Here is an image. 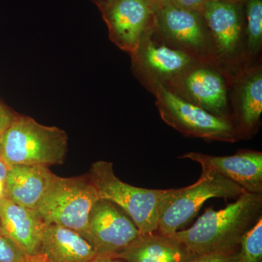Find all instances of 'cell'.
<instances>
[{
  "mask_svg": "<svg viewBox=\"0 0 262 262\" xmlns=\"http://www.w3.org/2000/svg\"><path fill=\"white\" fill-rule=\"evenodd\" d=\"M100 199L89 174L57 177L36 210L46 225L72 229L85 238L90 212Z\"/></svg>",
  "mask_w": 262,
  "mask_h": 262,
  "instance_id": "obj_5",
  "label": "cell"
},
{
  "mask_svg": "<svg viewBox=\"0 0 262 262\" xmlns=\"http://www.w3.org/2000/svg\"><path fill=\"white\" fill-rule=\"evenodd\" d=\"M42 252L54 262H91L98 254L83 236L62 226L46 225Z\"/></svg>",
  "mask_w": 262,
  "mask_h": 262,
  "instance_id": "obj_13",
  "label": "cell"
},
{
  "mask_svg": "<svg viewBox=\"0 0 262 262\" xmlns=\"http://www.w3.org/2000/svg\"><path fill=\"white\" fill-rule=\"evenodd\" d=\"M194 255L173 235L141 234L125 249L114 256L126 262H189Z\"/></svg>",
  "mask_w": 262,
  "mask_h": 262,
  "instance_id": "obj_12",
  "label": "cell"
},
{
  "mask_svg": "<svg viewBox=\"0 0 262 262\" xmlns=\"http://www.w3.org/2000/svg\"><path fill=\"white\" fill-rule=\"evenodd\" d=\"M5 106H3V104H2L1 103H0V108H3Z\"/></svg>",
  "mask_w": 262,
  "mask_h": 262,
  "instance_id": "obj_32",
  "label": "cell"
},
{
  "mask_svg": "<svg viewBox=\"0 0 262 262\" xmlns=\"http://www.w3.org/2000/svg\"><path fill=\"white\" fill-rule=\"evenodd\" d=\"M91 262H126L121 258L114 257V256H98L94 261Z\"/></svg>",
  "mask_w": 262,
  "mask_h": 262,
  "instance_id": "obj_27",
  "label": "cell"
},
{
  "mask_svg": "<svg viewBox=\"0 0 262 262\" xmlns=\"http://www.w3.org/2000/svg\"><path fill=\"white\" fill-rule=\"evenodd\" d=\"M24 256V253L0 228V262H17Z\"/></svg>",
  "mask_w": 262,
  "mask_h": 262,
  "instance_id": "obj_22",
  "label": "cell"
},
{
  "mask_svg": "<svg viewBox=\"0 0 262 262\" xmlns=\"http://www.w3.org/2000/svg\"><path fill=\"white\" fill-rule=\"evenodd\" d=\"M7 198L6 183L0 180V201Z\"/></svg>",
  "mask_w": 262,
  "mask_h": 262,
  "instance_id": "obj_29",
  "label": "cell"
},
{
  "mask_svg": "<svg viewBox=\"0 0 262 262\" xmlns=\"http://www.w3.org/2000/svg\"><path fill=\"white\" fill-rule=\"evenodd\" d=\"M140 234L126 213L111 201L99 199L90 212L85 239L98 256H115Z\"/></svg>",
  "mask_w": 262,
  "mask_h": 262,
  "instance_id": "obj_7",
  "label": "cell"
},
{
  "mask_svg": "<svg viewBox=\"0 0 262 262\" xmlns=\"http://www.w3.org/2000/svg\"><path fill=\"white\" fill-rule=\"evenodd\" d=\"M94 1L96 3V4L99 5V6H101V5L110 3V2L113 1V0H94Z\"/></svg>",
  "mask_w": 262,
  "mask_h": 262,
  "instance_id": "obj_30",
  "label": "cell"
},
{
  "mask_svg": "<svg viewBox=\"0 0 262 262\" xmlns=\"http://www.w3.org/2000/svg\"><path fill=\"white\" fill-rule=\"evenodd\" d=\"M239 249L196 255L189 262H241Z\"/></svg>",
  "mask_w": 262,
  "mask_h": 262,
  "instance_id": "obj_21",
  "label": "cell"
},
{
  "mask_svg": "<svg viewBox=\"0 0 262 262\" xmlns=\"http://www.w3.org/2000/svg\"><path fill=\"white\" fill-rule=\"evenodd\" d=\"M89 175L100 199L107 200L120 207L141 234L158 230L160 201L165 190L137 187L123 182L115 175L113 164L103 160L92 164Z\"/></svg>",
  "mask_w": 262,
  "mask_h": 262,
  "instance_id": "obj_4",
  "label": "cell"
},
{
  "mask_svg": "<svg viewBox=\"0 0 262 262\" xmlns=\"http://www.w3.org/2000/svg\"><path fill=\"white\" fill-rule=\"evenodd\" d=\"M262 113V76L257 71L243 84L239 111V134H252L259 124Z\"/></svg>",
  "mask_w": 262,
  "mask_h": 262,
  "instance_id": "obj_17",
  "label": "cell"
},
{
  "mask_svg": "<svg viewBox=\"0 0 262 262\" xmlns=\"http://www.w3.org/2000/svg\"><path fill=\"white\" fill-rule=\"evenodd\" d=\"M203 14L223 53L233 51L241 33L238 12L232 3L210 0Z\"/></svg>",
  "mask_w": 262,
  "mask_h": 262,
  "instance_id": "obj_14",
  "label": "cell"
},
{
  "mask_svg": "<svg viewBox=\"0 0 262 262\" xmlns=\"http://www.w3.org/2000/svg\"><path fill=\"white\" fill-rule=\"evenodd\" d=\"M179 158L199 163L202 170L219 173L235 183L246 192L262 194L261 151L241 150L231 156H214L191 151Z\"/></svg>",
  "mask_w": 262,
  "mask_h": 262,
  "instance_id": "obj_8",
  "label": "cell"
},
{
  "mask_svg": "<svg viewBox=\"0 0 262 262\" xmlns=\"http://www.w3.org/2000/svg\"><path fill=\"white\" fill-rule=\"evenodd\" d=\"M46 226L36 210L19 206L8 198L0 201V228L24 255L42 252Z\"/></svg>",
  "mask_w": 262,
  "mask_h": 262,
  "instance_id": "obj_10",
  "label": "cell"
},
{
  "mask_svg": "<svg viewBox=\"0 0 262 262\" xmlns=\"http://www.w3.org/2000/svg\"><path fill=\"white\" fill-rule=\"evenodd\" d=\"M160 10V21L167 34L176 40L193 47H201L204 41L198 13L168 3Z\"/></svg>",
  "mask_w": 262,
  "mask_h": 262,
  "instance_id": "obj_16",
  "label": "cell"
},
{
  "mask_svg": "<svg viewBox=\"0 0 262 262\" xmlns=\"http://www.w3.org/2000/svg\"><path fill=\"white\" fill-rule=\"evenodd\" d=\"M57 177L44 165L10 166L5 182L7 198L19 206L37 210Z\"/></svg>",
  "mask_w": 262,
  "mask_h": 262,
  "instance_id": "obj_11",
  "label": "cell"
},
{
  "mask_svg": "<svg viewBox=\"0 0 262 262\" xmlns=\"http://www.w3.org/2000/svg\"><path fill=\"white\" fill-rule=\"evenodd\" d=\"M148 3L151 5L152 9L155 8L156 9H161L162 8L167 4V3H170V0H147Z\"/></svg>",
  "mask_w": 262,
  "mask_h": 262,
  "instance_id": "obj_28",
  "label": "cell"
},
{
  "mask_svg": "<svg viewBox=\"0 0 262 262\" xmlns=\"http://www.w3.org/2000/svg\"><path fill=\"white\" fill-rule=\"evenodd\" d=\"M68 151L65 130L46 126L32 117L15 114L1 142V156L9 166H51L64 163Z\"/></svg>",
  "mask_w": 262,
  "mask_h": 262,
  "instance_id": "obj_2",
  "label": "cell"
},
{
  "mask_svg": "<svg viewBox=\"0 0 262 262\" xmlns=\"http://www.w3.org/2000/svg\"><path fill=\"white\" fill-rule=\"evenodd\" d=\"M215 1H222V2H227V3H232L234 0H215Z\"/></svg>",
  "mask_w": 262,
  "mask_h": 262,
  "instance_id": "obj_31",
  "label": "cell"
},
{
  "mask_svg": "<svg viewBox=\"0 0 262 262\" xmlns=\"http://www.w3.org/2000/svg\"><path fill=\"white\" fill-rule=\"evenodd\" d=\"M143 58L146 66L162 75L178 73L190 63V57L186 53L152 43L146 45Z\"/></svg>",
  "mask_w": 262,
  "mask_h": 262,
  "instance_id": "obj_18",
  "label": "cell"
},
{
  "mask_svg": "<svg viewBox=\"0 0 262 262\" xmlns=\"http://www.w3.org/2000/svg\"><path fill=\"white\" fill-rule=\"evenodd\" d=\"M17 262H54L51 258L48 257L47 255L41 252L34 255H24L23 257L20 258Z\"/></svg>",
  "mask_w": 262,
  "mask_h": 262,
  "instance_id": "obj_25",
  "label": "cell"
},
{
  "mask_svg": "<svg viewBox=\"0 0 262 262\" xmlns=\"http://www.w3.org/2000/svg\"><path fill=\"white\" fill-rule=\"evenodd\" d=\"M155 94L163 121L184 135L227 142L238 140V128L226 117L188 102L162 84L157 85Z\"/></svg>",
  "mask_w": 262,
  "mask_h": 262,
  "instance_id": "obj_6",
  "label": "cell"
},
{
  "mask_svg": "<svg viewBox=\"0 0 262 262\" xmlns=\"http://www.w3.org/2000/svg\"><path fill=\"white\" fill-rule=\"evenodd\" d=\"M208 1L210 0H170V3L183 9L196 13H203Z\"/></svg>",
  "mask_w": 262,
  "mask_h": 262,
  "instance_id": "obj_23",
  "label": "cell"
},
{
  "mask_svg": "<svg viewBox=\"0 0 262 262\" xmlns=\"http://www.w3.org/2000/svg\"><path fill=\"white\" fill-rule=\"evenodd\" d=\"M185 87L198 106L221 115L227 107V91L223 79L213 71L200 69L189 74Z\"/></svg>",
  "mask_w": 262,
  "mask_h": 262,
  "instance_id": "obj_15",
  "label": "cell"
},
{
  "mask_svg": "<svg viewBox=\"0 0 262 262\" xmlns=\"http://www.w3.org/2000/svg\"><path fill=\"white\" fill-rule=\"evenodd\" d=\"M100 8L112 41L123 51L136 53L153 10L147 0H113Z\"/></svg>",
  "mask_w": 262,
  "mask_h": 262,
  "instance_id": "obj_9",
  "label": "cell"
},
{
  "mask_svg": "<svg viewBox=\"0 0 262 262\" xmlns=\"http://www.w3.org/2000/svg\"><path fill=\"white\" fill-rule=\"evenodd\" d=\"M241 262H262V216L241 237Z\"/></svg>",
  "mask_w": 262,
  "mask_h": 262,
  "instance_id": "obj_19",
  "label": "cell"
},
{
  "mask_svg": "<svg viewBox=\"0 0 262 262\" xmlns=\"http://www.w3.org/2000/svg\"><path fill=\"white\" fill-rule=\"evenodd\" d=\"M10 166L8 165L0 155V180L6 182L7 176L9 171Z\"/></svg>",
  "mask_w": 262,
  "mask_h": 262,
  "instance_id": "obj_26",
  "label": "cell"
},
{
  "mask_svg": "<svg viewBox=\"0 0 262 262\" xmlns=\"http://www.w3.org/2000/svg\"><path fill=\"white\" fill-rule=\"evenodd\" d=\"M261 210L262 194L245 192L224 209L207 210L190 228L173 236L194 256L236 249L261 216Z\"/></svg>",
  "mask_w": 262,
  "mask_h": 262,
  "instance_id": "obj_1",
  "label": "cell"
},
{
  "mask_svg": "<svg viewBox=\"0 0 262 262\" xmlns=\"http://www.w3.org/2000/svg\"><path fill=\"white\" fill-rule=\"evenodd\" d=\"M245 192L243 188L220 174L202 170L201 177L192 185L165 189L160 201L158 231L173 235L195 216L208 200L237 199Z\"/></svg>",
  "mask_w": 262,
  "mask_h": 262,
  "instance_id": "obj_3",
  "label": "cell"
},
{
  "mask_svg": "<svg viewBox=\"0 0 262 262\" xmlns=\"http://www.w3.org/2000/svg\"><path fill=\"white\" fill-rule=\"evenodd\" d=\"M15 114L8 110L6 106L0 108V155H1V142L5 130L9 126Z\"/></svg>",
  "mask_w": 262,
  "mask_h": 262,
  "instance_id": "obj_24",
  "label": "cell"
},
{
  "mask_svg": "<svg viewBox=\"0 0 262 262\" xmlns=\"http://www.w3.org/2000/svg\"><path fill=\"white\" fill-rule=\"evenodd\" d=\"M248 37L250 49H258L262 40V1L248 0L247 6Z\"/></svg>",
  "mask_w": 262,
  "mask_h": 262,
  "instance_id": "obj_20",
  "label": "cell"
}]
</instances>
